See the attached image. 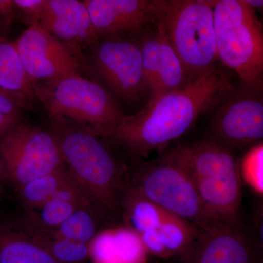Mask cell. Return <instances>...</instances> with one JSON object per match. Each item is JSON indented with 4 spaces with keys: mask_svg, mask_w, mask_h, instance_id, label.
<instances>
[{
    "mask_svg": "<svg viewBox=\"0 0 263 263\" xmlns=\"http://www.w3.org/2000/svg\"><path fill=\"white\" fill-rule=\"evenodd\" d=\"M21 226L51 254L57 262L86 263L89 260L88 243L56 238L49 230L39 226L26 214Z\"/></svg>",
    "mask_w": 263,
    "mask_h": 263,
    "instance_id": "cell-19",
    "label": "cell"
},
{
    "mask_svg": "<svg viewBox=\"0 0 263 263\" xmlns=\"http://www.w3.org/2000/svg\"><path fill=\"white\" fill-rule=\"evenodd\" d=\"M99 38L143 33L157 22L156 0H84Z\"/></svg>",
    "mask_w": 263,
    "mask_h": 263,
    "instance_id": "cell-15",
    "label": "cell"
},
{
    "mask_svg": "<svg viewBox=\"0 0 263 263\" xmlns=\"http://www.w3.org/2000/svg\"><path fill=\"white\" fill-rule=\"evenodd\" d=\"M21 116L5 115L0 114V137L10 130L12 127L22 122Z\"/></svg>",
    "mask_w": 263,
    "mask_h": 263,
    "instance_id": "cell-28",
    "label": "cell"
},
{
    "mask_svg": "<svg viewBox=\"0 0 263 263\" xmlns=\"http://www.w3.org/2000/svg\"><path fill=\"white\" fill-rule=\"evenodd\" d=\"M101 218L92 209L81 207L76 210L62 224L49 230L53 236L88 243L98 233L99 221Z\"/></svg>",
    "mask_w": 263,
    "mask_h": 263,
    "instance_id": "cell-22",
    "label": "cell"
},
{
    "mask_svg": "<svg viewBox=\"0 0 263 263\" xmlns=\"http://www.w3.org/2000/svg\"><path fill=\"white\" fill-rule=\"evenodd\" d=\"M35 98L53 121L67 123L100 138H110L124 114L108 90L76 74L34 84Z\"/></svg>",
    "mask_w": 263,
    "mask_h": 263,
    "instance_id": "cell-4",
    "label": "cell"
},
{
    "mask_svg": "<svg viewBox=\"0 0 263 263\" xmlns=\"http://www.w3.org/2000/svg\"><path fill=\"white\" fill-rule=\"evenodd\" d=\"M79 208L81 206L74 202L53 199L38 208L37 209L39 212L36 213L28 209L26 214H28L40 226L53 230L58 228Z\"/></svg>",
    "mask_w": 263,
    "mask_h": 263,
    "instance_id": "cell-25",
    "label": "cell"
},
{
    "mask_svg": "<svg viewBox=\"0 0 263 263\" xmlns=\"http://www.w3.org/2000/svg\"><path fill=\"white\" fill-rule=\"evenodd\" d=\"M89 50L88 65L112 96L128 103L147 97L139 39L100 38Z\"/></svg>",
    "mask_w": 263,
    "mask_h": 263,
    "instance_id": "cell-10",
    "label": "cell"
},
{
    "mask_svg": "<svg viewBox=\"0 0 263 263\" xmlns=\"http://www.w3.org/2000/svg\"><path fill=\"white\" fill-rule=\"evenodd\" d=\"M260 249L245 228L218 222L200 230L196 240L179 254L181 263H259Z\"/></svg>",
    "mask_w": 263,
    "mask_h": 263,
    "instance_id": "cell-13",
    "label": "cell"
},
{
    "mask_svg": "<svg viewBox=\"0 0 263 263\" xmlns=\"http://www.w3.org/2000/svg\"><path fill=\"white\" fill-rule=\"evenodd\" d=\"M242 182L262 197L263 195V144L262 142L249 147L239 162Z\"/></svg>",
    "mask_w": 263,
    "mask_h": 263,
    "instance_id": "cell-24",
    "label": "cell"
},
{
    "mask_svg": "<svg viewBox=\"0 0 263 263\" xmlns=\"http://www.w3.org/2000/svg\"><path fill=\"white\" fill-rule=\"evenodd\" d=\"M128 184L146 200L200 230L219 222L208 214L186 171L166 156L138 161L129 167Z\"/></svg>",
    "mask_w": 263,
    "mask_h": 263,
    "instance_id": "cell-7",
    "label": "cell"
},
{
    "mask_svg": "<svg viewBox=\"0 0 263 263\" xmlns=\"http://www.w3.org/2000/svg\"><path fill=\"white\" fill-rule=\"evenodd\" d=\"M75 183L68 170L64 165L51 174L29 181L18 192L25 206L34 210L51 200L62 189Z\"/></svg>",
    "mask_w": 263,
    "mask_h": 263,
    "instance_id": "cell-21",
    "label": "cell"
},
{
    "mask_svg": "<svg viewBox=\"0 0 263 263\" xmlns=\"http://www.w3.org/2000/svg\"><path fill=\"white\" fill-rule=\"evenodd\" d=\"M49 131L64 165L98 216L107 219L122 215L129 167L100 137L59 121H53Z\"/></svg>",
    "mask_w": 263,
    "mask_h": 263,
    "instance_id": "cell-2",
    "label": "cell"
},
{
    "mask_svg": "<svg viewBox=\"0 0 263 263\" xmlns=\"http://www.w3.org/2000/svg\"><path fill=\"white\" fill-rule=\"evenodd\" d=\"M146 254L139 237L127 227L100 230L89 243L93 263H145Z\"/></svg>",
    "mask_w": 263,
    "mask_h": 263,
    "instance_id": "cell-16",
    "label": "cell"
},
{
    "mask_svg": "<svg viewBox=\"0 0 263 263\" xmlns=\"http://www.w3.org/2000/svg\"><path fill=\"white\" fill-rule=\"evenodd\" d=\"M34 84L24 70L14 43L0 37V89L35 99Z\"/></svg>",
    "mask_w": 263,
    "mask_h": 263,
    "instance_id": "cell-20",
    "label": "cell"
},
{
    "mask_svg": "<svg viewBox=\"0 0 263 263\" xmlns=\"http://www.w3.org/2000/svg\"><path fill=\"white\" fill-rule=\"evenodd\" d=\"M218 60L235 73L243 88L262 92V23L245 0H218L214 4Z\"/></svg>",
    "mask_w": 263,
    "mask_h": 263,
    "instance_id": "cell-5",
    "label": "cell"
},
{
    "mask_svg": "<svg viewBox=\"0 0 263 263\" xmlns=\"http://www.w3.org/2000/svg\"><path fill=\"white\" fill-rule=\"evenodd\" d=\"M155 25L160 45V60L155 89L147 103L153 101L161 95L181 89L191 81L160 24L157 22Z\"/></svg>",
    "mask_w": 263,
    "mask_h": 263,
    "instance_id": "cell-18",
    "label": "cell"
},
{
    "mask_svg": "<svg viewBox=\"0 0 263 263\" xmlns=\"http://www.w3.org/2000/svg\"><path fill=\"white\" fill-rule=\"evenodd\" d=\"M233 91L226 74L213 67L181 89L147 103L138 113L124 115L110 138L135 160L143 161L185 134Z\"/></svg>",
    "mask_w": 263,
    "mask_h": 263,
    "instance_id": "cell-1",
    "label": "cell"
},
{
    "mask_svg": "<svg viewBox=\"0 0 263 263\" xmlns=\"http://www.w3.org/2000/svg\"><path fill=\"white\" fill-rule=\"evenodd\" d=\"M245 1L254 10L262 8L263 6V1L262 0H245Z\"/></svg>",
    "mask_w": 263,
    "mask_h": 263,
    "instance_id": "cell-30",
    "label": "cell"
},
{
    "mask_svg": "<svg viewBox=\"0 0 263 263\" xmlns=\"http://www.w3.org/2000/svg\"><path fill=\"white\" fill-rule=\"evenodd\" d=\"M13 43L24 70L34 83L81 74L80 57L37 25H29Z\"/></svg>",
    "mask_w": 263,
    "mask_h": 263,
    "instance_id": "cell-12",
    "label": "cell"
},
{
    "mask_svg": "<svg viewBox=\"0 0 263 263\" xmlns=\"http://www.w3.org/2000/svg\"><path fill=\"white\" fill-rule=\"evenodd\" d=\"M121 214L148 254L160 258L178 257L200 235V228L146 200L129 184L121 201Z\"/></svg>",
    "mask_w": 263,
    "mask_h": 263,
    "instance_id": "cell-8",
    "label": "cell"
},
{
    "mask_svg": "<svg viewBox=\"0 0 263 263\" xmlns=\"http://www.w3.org/2000/svg\"><path fill=\"white\" fill-rule=\"evenodd\" d=\"M164 156L186 171L212 219L245 228L240 214L243 182L233 150L208 136L179 145Z\"/></svg>",
    "mask_w": 263,
    "mask_h": 263,
    "instance_id": "cell-3",
    "label": "cell"
},
{
    "mask_svg": "<svg viewBox=\"0 0 263 263\" xmlns=\"http://www.w3.org/2000/svg\"><path fill=\"white\" fill-rule=\"evenodd\" d=\"M8 182V175L3 162L0 160V193L3 191L5 185Z\"/></svg>",
    "mask_w": 263,
    "mask_h": 263,
    "instance_id": "cell-29",
    "label": "cell"
},
{
    "mask_svg": "<svg viewBox=\"0 0 263 263\" xmlns=\"http://www.w3.org/2000/svg\"><path fill=\"white\" fill-rule=\"evenodd\" d=\"M214 1L156 0L157 22L190 80L211 70L218 60Z\"/></svg>",
    "mask_w": 263,
    "mask_h": 263,
    "instance_id": "cell-6",
    "label": "cell"
},
{
    "mask_svg": "<svg viewBox=\"0 0 263 263\" xmlns=\"http://www.w3.org/2000/svg\"><path fill=\"white\" fill-rule=\"evenodd\" d=\"M0 160L17 190L64 166L51 132L22 122L0 137Z\"/></svg>",
    "mask_w": 263,
    "mask_h": 263,
    "instance_id": "cell-9",
    "label": "cell"
},
{
    "mask_svg": "<svg viewBox=\"0 0 263 263\" xmlns=\"http://www.w3.org/2000/svg\"><path fill=\"white\" fill-rule=\"evenodd\" d=\"M154 29L150 27L142 33L141 37L139 39L142 65L147 89V98H149L155 89L160 60L158 34L156 25Z\"/></svg>",
    "mask_w": 263,
    "mask_h": 263,
    "instance_id": "cell-23",
    "label": "cell"
},
{
    "mask_svg": "<svg viewBox=\"0 0 263 263\" xmlns=\"http://www.w3.org/2000/svg\"><path fill=\"white\" fill-rule=\"evenodd\" d=\"M15 8L13 1L0 0V37H5L13 20Z\"/></svg>",
    "mask_w": 263,
    "mask_h": 263,
    "instance_id": "cell-27",
    "label": "cell"
},
{
    "mask_svg": "<svg viewBox=\"0 0 263 263\" xmlns=\"http://www.w3.org/2000/svg\"><path fill=\"white\" fill-rule=\"evenodd\" d=\"M30 100L17 93L0 89V114L21 116V112L30 108Z\"/></svg>",
    "mask_w": 263,
    "mask_h": 263,
    "instance_id": "cell-26",
    "label": "cell"
},
{
    "mask_svg": "<svg viewBox=\"0 0 263 263\" xmlns=\"http://www.w3.org/2000/svg\"><path fill=\"white\" fill-rule=\"evenodd\" d=\"M209 137L231 150L262 142L263 101L259 92L234 91L217 106Z\"/></svg>",
    "mask_w": 263,
    "mask_h": 263,
    "instance_id": "cell-11",
    "label": "cell"
},
{
    "mask_svg": "<svg viewBox=\"0 0 263 263\" xmlns=\"http://www.w3.org/2000/svg\"><path fill=\"white\" fill-rule=\"evenodd\" d=\"M0 263H58L22 226L0 224Z\"/></svg>",
    "mask_w": 263,
    "mask_h": 263,
    "instance_id": "cell-17",
    "label": "cell"
},
{
    "mask_svg": "<svg viewBox=\"0 0 263 263\" xmlns=\"http://www.w3.org/2000/svg\"><path fill=\"white\" fill-rule=\"evenodd\" d=\"M29 25H37L62 43L72 48H89L100 38L91 23L84 1L41 0L26 16Z\"/></svg>",
    "mask_w": 263,
    "mask_h": 263,
    "instance_id": "cell-14",
    "label": "cell"
}]
</instances>
